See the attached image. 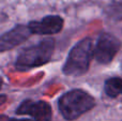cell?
<instances>
[{"label":"cell","mask_w":122,"mask_h":121,"mask_svg":"<svg viewBox=\"0 0 122 121\" xmlns=\"http://www.w3.org/2000/svg\"><path fill=\"white\" fill-rule=\"evenodd\" d=\"M94 57V46L90 38H85L70 50L62 71L67 76H80L88 71Z\"/></svg>","instance_id":"6da1fadb"},{"label":"cell","mask_w":122,"mask_h":121,"mask_svg":"<svg viewBox=\"0 0 122 121\" xmlns=\"http://www.w3.org/2000/svg\"><path fill=\"white\" fill-rule=\"evenodd\" d=\"M95 106V100L91 94L81 89H74L64 93L58 101V107L66 120H75Z\"/></svg>","instance_id":"7a4b0ae2"},{"label":"cell","mask_w":122,"mask_h":121,"mask_svg":"<svg viewBox=\"0 0 122 121\" xmlns=\"http://www.w3.org/2000/svg\"><path fill=\"white\" fill-rule=\"evenodd\" d=\"M55 50V41L45 39L33 46L23 49L16 58L15 66L18 70H28L31 68L46 64L51 60Z\"/></svg>","instance_id":"3957f363"},{"label":"cell","mask_w":122,"mask_h":121,"mask_svg":"<svg viewBox=\"0 0 122 121\" xmlns=\"http://www.w3.org/2000/svg\"><path fill=\"white\" fill-rule=\"evenodd\" d=\"M121 47V43L116 36L109 33L100 35L94 47V58L101 64H108L112 62Z\"/></svg>","instance_id":"277c9868"},{"label":"cell","mask_w":122,"mask_h":121,"mask_svg":"<svg viewBox=\"0 0 122 121\" xmlns=\"http://www.w3.org/2000/svg\"><path fill=\"white\" fill-rule=\"evenodd\" d=\"M16 114L29 115L36 121H51L53 111L48 103L44 101L26 100L17 107Z\"/></svg>","instance_id":"5b68a950"},{"label":"cell","mask_w":122,"mask_h":121,"mask_svg":"<svg viewBox=\"0 0 122 121\" xmlns=\"http://www.w3.org/2000/svg\"><path fill=\"white\" fill-rule=\"evenodd\" d=\"M31 33L32 32L28 26H15L13 29L0 36V53L13 49L17 45L21 44L29 38Z\"/></svg>","instance_id":"8992f818"},{"label":"cell","mask_w":122,"mask_h":121,"mask_svg":"<svg viewBox=\"0 0 122 121\" xmlns=\"http://www.w3.org/2000/svg\"><path fill=\"white\" fill-rule=\"evenodd\" d=\"M62 17L58 15H48L39 21H31L28 27L34 34H55L58 33L63 28Z\"/></svg>","instance_id":"52a82bcc"},{"label":"cell","mask_w":122,"mask_h":121,"mask_svg":"<svg viewBox=\"0 0 122 121\" xmlns=\"http://www.w3.org/2000/svg\"><path fill=\"white\" fill-rule=\"evenodd\" d=\"M105 93L109 98H117L122 96V78L121 77H110L105 81Z\"/></svg>","instance_id":"ba28073f"},{"label":"cell","mask_w":122,"mask_h":121,"mask_svg":"<svg viewBox=\"0 0 122 121\" xmlns=\"http://www.w3.org/2000/svg\"><path fill=\"white\" fill-rule=\"evenodd\" d=\"M5 101H6V96H0V105L4 104Z\"/></svg>","instance_id":"9c48e42d"},{"label":"cell","mask_w":122,"mask_h":121,"mask_svg":"<svg viewBox=\"0 0 122 121\" xmlns=\"http://www.w3.org/2000/svg\"><path fill=\"white\" fill-rule=\"evenodd\" d=\"M8 121H33L31 119H14V118H12V119H9Z\"/></svg>","instance_id":"30bf717a"},{"label":"cell","mask_w":122,"mask_h":121,"mask_svg":"<svg viewBox=\"0 0 122 121\" xmlns=\"http://www.w3.org/2000/svg\"><path fill=\"white\" fill-rule=\"evenodd\" d=\"M0 121H8V118L4 116H0Z\"/></svg>","instance_id":"8fae6325"},{"label":"cell","mask_w":122,"mask_h":121,"mask_svg":"<svg viewBox=\"0 0 122 121\" xmlns=\"http://www.w3.org/2000/svg\"><path fill=\"white\" fill-rule=\"evenodd\" d=\"M2 84H3V81H2V78L0 77V89H1V86H2Z\"/></svg>","instance_id":"7c38bea8"}]
</instances>
